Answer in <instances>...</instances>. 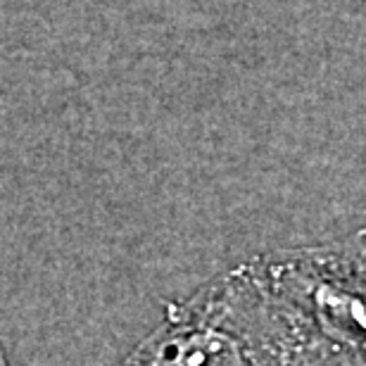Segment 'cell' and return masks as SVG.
<instances>
[{
	"label": "cell",
	"mask_w": 366,
	"mask_h": 366,
	"mask_svg": "<svg viewBox=\"0 0 366 366\" xmlns=\"http://www.w3.org/2000/svg\"><path fill=\"white\" fill-rule=\"evenodd\" d=\"M117 366H326V360L243 262L172 302L162 324Z\"/></svg>",
	"instance_id": "6da1fadb"
},
{
	"label": "cell",
	"mask_w": 366,
	"mask_h": 366,
	"mask_svg": "<svg viewBox=\"0 0 366 366\" xmlns=\"http://www.w3.org/2000/svg\"><path fill=\"white\" fill-rule=\"evenodd\" d=\"M328 366H366V240L360 233L247 259Z\"/></svg>",
	"instance_id": "7a4b0ae2"
},
{
	"label": "cell",
	"mask_w": 366,
	"mask_h": 366,
	"mask_svg": "<svg viewBox=\"0 0 366 366\" xmlns=\"http://www.w3.org/2000/svg\"><path fill=\"white\" fill-rule=\"evenodd\" d=\"M0 366H10V364H7V357L3 352V347H0Z\"/></svg>",
	"instance_id": "3957f363"
},
{
	"label": "cell",
	"mask_w": 366,
	"mask_h": 366,
	"mask_svg": "<svg viewBox=\"0 0 366 366\" xmlns=\"http://www.w3.org/2000/svg\"><path fill=\"white\" fill-rule=\"evenodd\" d=\"M362 236H364V240H366V229H364V231H362Z\"/></svg>",
	"instance_id": "277c9868"
}]
</instances>
